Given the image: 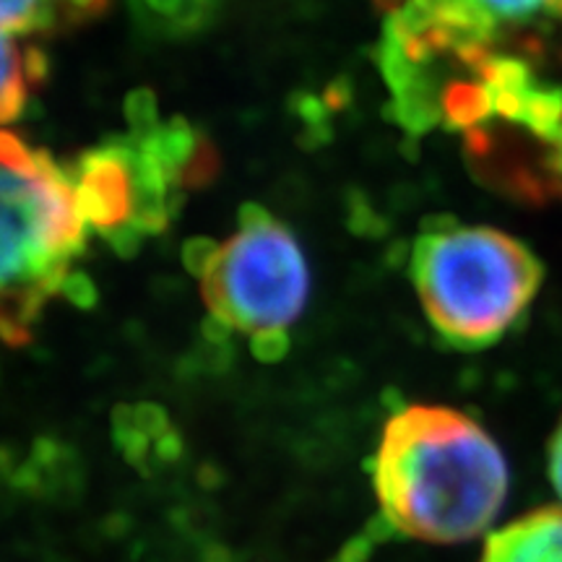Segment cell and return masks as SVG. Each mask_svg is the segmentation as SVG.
I'll use <instances>...</instances> for the list:
<instances>
[{
    "label": "cell",
    "instance_id": "cell-4",
    "mask_svg": "<svg viewBox=\"0 0 562 562\" xmlns=\"http://www.w3.org/2000/svg\"><path fill=\"white\" fill-rule=\"evenodd\" d=\"M186 263L201 281L211 331H237L252 341L286 334L305 311L311 273L302 248L284 224L256 203L243 206L240 227L227 243H188Z\"/></svg>",
    "mask_w": 562,
    "mask_h": 562
},
{
    "label": "cell",
    "instance_id": "cell-3",
    "mask_svg": "<svg viewBox=\"0 0 562 562\" xmlns=\"http://www.w3.org/2000/svg\"><path fill=\"white\" fill-rule=\"evenodd\" d=\"M542 277V263L521 240L492 227L438 224L412 250L422 311L456 349L501 341L529 311Z\"/></svg>",
    "mask_w": 562,
    "mask_h": 562
},
{
    "label": "cell",
    "instance_id": "cell-8",
    "mask_svg": "<svg viewBox=\"0 0 562 562\" xmlns=\"http://www.w3.org/2000/svg\"><path fill=\"white\" fill-rule=\"evenodd\" d=\"M115 440L125 459L140 472H151L159 463L178 459L182 451L180 435L172 430L167 414L154 404L117 409Z\"/></svg>",
    "mask_w": 562,
    "mask_h": 562
},
{
    "label": "cell",
    "instance_id": "cell-11",
    "mask_svg": "<svg viewBox=\"0 0 562 562\" xmlns=\"http://www.w3.org/2000/svg\"><path fill=\"white\" fill-rule=\"evenodd\" d=\"M144 19L167 32H193L209 19V0H138Z\"/></svg>",
    "mask_w": 562,
    "mask_h": 562
},
{
    "label": "cell",
    "instance_id": "cell-1",
    "mask_svg": "<svg viewBox=\"0 0 562 562\" xmlns=\"http://www.w3.org/2000/svg\"><path fill=\"white\" fill-rule=\"evenodd\" d=\"M508 463L469 414L414 404L393 412L372 459L385 533L453 544L480 537L508 495Z\"/></svg>",
    "mask_w": 562,
    "mask_h": 562
},
{
    "label": "cell",
    "instance_id": "cell-9",
    "mask_svg": "<svg viewBox=\"0 0 562 562\" xmlns=\"http://www.w3.org/2000/svg\"><path fill=\"white\" fill-rule=\"evenodd\" d=\"M110 0H0V30L9 34H60L97 21Z\"/></svg>",
    "mask_w": 562,
    "mask_h": 562
},
{
    "label": "cell",
    "instance_id": "cell-14",
    "mask_svg": "<svg viewBox=\"0 0 562 562\" xmlns=\"http://www.w3.org/2000/svg\"><path fill=\"white\" fill-rule=\"evenodd\" d=\"M550 188L562 195V136L558 140V146H554V154L550 161Z\"/></svg>",
    "mask_w": 562,
    "mask_h": 562
},
{
    "label": "cell",
    "instance_id": "cell-12",
    "mask_svg": "<svg viewBox=\"0 0 562 562\" xmlns=\"http://www.w3.org/2000/svg\"><path fill=\"white\" fill-rule=\"evenodd\" d=\"M290 349V336L286 334H266L252 339V351H256L258 360L263 362H277L286 355Z\"/></svg>",
    "mask_w": 562,
    "mask_h": 562
},
{
    "label": "cell",
    "instance_id": "cell-2",
    "mask_svg": "<svg viewBox=\"0 0 562 562\" xmlns=\"http://www.w3.org/2000/svg\"><path fill=\"white\" fill-rule=\"evenodd\" d=\"M74 180L45 149L0 128V339L32 341L58 294H68L87 250Z\"/></svg>",
    "mask_w": 562,
    "mask_h": 562
},
{
    "label": "cell",
    "instance_id": "cell-5",
    "mask_svg": "<svg viewBox=\"0 0 562 562\" xmlns=\"http://www.w3.org/2000/svg\"><path fill=\"white\" fill-rule=\"evenodd\" d=\"M74 180L81 220L117 252H133L144 237L167 229L188 191V170L149 123L131 125V136L94 146L76 167Z\"/></svg>",
    "mask_w": 562,
    "mask_h": 562
},
{
    "label": "cell",
    "instance_id": "cell-6",
    "mask_svg": "<svg viewBox=\"0 0 562 562\" xmlns=\"http://www.w3.org/2000/svg\"><path fill=\"white\" fill-rule=\"evenodd\" d=\"M558 30L562 0H396L383 24L378 55L472 58L521 53V42Z\"/></svg>",
    "mask_w": 562,
    "mask_h": 562
},
{
    "label": "cell",
    "instance_id": "cell-7",
    "mask_svg": "<svg viewBox=\"0 0 562 562\" xmlns=\"http://www.w3.org/2000/svg\"><path fill=\"white\" fill-rule=\"evenodd\" d=\"M482 562H562V510L539 508L487 539Z\"/></svg>",
    "mask_w": 562,
    "mask_h": 562
},
{
    "label": "cell",
    "instance_id": "cell-13",
    "mask_svg": "<svg viewBox=\"0 0 562 562\" xmlns=\"http://www.w3.org/2000/svg\"><path fill=\"white\" fill-rule=\"evenodd\" d=\"M547 469H550V482L558 497L562 501V419L550 440V451H547Z\"/></svg>",
    "mask_w": 562,
    "mask_h": 562
},
{
    "label": "cell",
    "instance_id": "cell-10",
    "mask_svg": "<svg viewBox=\"0 0 562 562\" xmlns=\"http://www.w3.org/2000/svg\"><path fill=\"white\" fill-rule=\"evenodd\" d=\"M42 79L45 55L32 45H19L16 34L0 30V125L16 121Z\"/></svg>",
    "mask_w": 562,
    "mask_h": 562
}]
</instances>
